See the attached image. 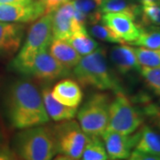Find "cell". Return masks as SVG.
<instances>
[{
    "instance_id": "obj_20",
    "label": "cell",
    "mask_w": 160,
    "mask_h": 160,
    "mask_svg": "<svg viewBox=\"0 0 160 160\" xmlns=\"http://www.w3.org/2000/svg\"><path fill=\"white\" fill-rule=\"evenodd\" d=\"M75 9L86 18V24L102 22V13L100 6L102 0H71Z\"/></svg>"
},
{
    "instance_id": "obj_8",
    "label": "cell",
    "mask_w": 160,
    "mask_h": 160,
    "mask_svg": "<svg viewBox=\"0 0 160 160\" xmlns=\"http://www.w3.org/2000/svg\"><path fill=\"white\" fill-rule=\"evenodd\" d=\"M86 28L78 19V12L71 2H68L52 13V38L67 40L79 29Z\"/></svg>"
},
{
    "instance_id": "obj_16",
    "label": "cell",
    "mask_w": 160,
    "mask_h": 160,
    "mask_svg": "<svg viewBox=\"0 0 160 160\" xmlns=\"http://www.w3.org/2000/svg\"><path fill=\"white\" fill-rule=\"evenodd\" d=\"M43 102L48 117L55 122H60L63 120L73 119L77 112L78 108L69 107L62 102H58L52 94L49 88H44L41 92Z\"/></svg>"
},
{
    "instance_id": "obj_10",
    "label": "cell",
    "mask_w": 160,
    "mask_h": 160,
    "mask_svg": "<svg viewBox=\"0 0 160 160\" xmlns=\"http://www.w3.org/2000/svg\"><path fill=\"white\" fill-rule=\"evenodd\" d=\"M137 131L132 134H123L110 130L103 132L101 137L109 160H125L129 158L137 142Z\"/></svg>"
},
{
    "instance_id": "obj_29",
    "label": "cell",
    "mask_w": 160,
    "mask_h": 160,
    "mask_svg": "<svg viewBox=\"0 0 160 160\" xmlns=\"http://www.w3.org/2000/svg\"><path fill=\"white\" fill-rule=\"evenodd\" d=\"M127 160H160V157L133 149Z\"/></svg>"
},
{
    "instance_id": "obj_12",
    "label": "cell",
    "mask_w": 160,
    "mask_h": 160,
    "mask_svg": "<svg viewBox=\"0 0 160 160\" xmlns=\"http://www.w3.org/2000/svg\"><path fill=\"white\" fill-rule=\"evenodd\" d=\"M102 22L126 44L137 39L142 27L136 23V20L124 13H103Z\"/></svg>"
},
{
    "instance_id": "obj_9",
    "label": "cell",
    "mask_w": 160,
    "mask_h": 160,
    "mask_svg": "<svg viewBox=\"0 0 160 160\" xmlns=\"http://www.w3.org/2000/svg\"><path fill=\"white\" fill-rule=\"evenodd\" d=\"M45 14L41 0L29 4L0 5V22L12 23L32 22Z\"/></svg>"
},
{
    "instance_id": "obj_6",
    "label": "cell",
    "mask_w": 160,
    "mask_h": 160,
    "mask_svg": "<svg viewBox=\"0 0 160 160\" xmlns=\"http://www.w3.org/2000/svg\"><path fill=\"white\" fill-rule=\"evenodd\" d=\"M109 125L107 130L123 134H132L143 125L144 117L130 99L122 92H117L110 102L109 109Z\"/></svg>"
},
{
    "instance_id": "obj_28",
    "label": "cell",
    "mask_w": 160,
    "mask_h": 160,
    "mask_svg": "<svg viewBox=\"0 0 160 160\" xmlns=\"http://www.w3.org/2000/svg\"><path fill=\"white\" fill-rule=\"evenodd\" d=\"M70 1L71 0H41L45 8V14L52 13L55 10H57L60 6Z\"/></svg>"
},
{
    "instance_id": "obj_19",
    "label": "cell",
    "mask_w": 160,
    "mask_h": 160,
    "mask_svg": "<svg viewBox=\"0 0 160 160\" xmlns=\"http://www.w3.org/2000/svg\"><path fill=\"white\" fill-rule=\"evenodd\" d=\"M100 9L102 13H124L137 20L141 7L132 0H102Z\"/></svg>"
},
{
    "instance_id": "obj_22",
    "label": "cell",
    "mask_w": 160,
    "mask_h": 160,
    "mask_svg": "<svg viewBox=\"0 0 160 160\" xmlns=\"http://www.w3.org/2000/svg\"><path fill=\"white\" fill-rule=\"evenodd\" d=\"M131 45L148 49H160V26H142L137 39Z\"/></svg>"
},
{
    "instance_id": "obj_2",
    "label": "cell",
    "mask_w": 160,
    "mask_h": 160,
    "mask_svg": "<svg viewBox=\"0 0 160 160\" xmlns=\"http://www.w3.org/2000/svg\"><path fill=\"white\" fill-rule=\"evenodd\" d=\"M73 69V75L82 86H90L101 91H121L118 80L109 69L103 47H98L94 52L81 57Z\"/></svg>"
},
{
    "instance_id": "obj_32",
    "label": "cell",
    "mask_w": 160,
    "mask_h": 160,
    "mask_svg": "<svg viewBox=\"0 0 160 160\" xmlns=\"http://www.w3.org/2000/svg\"><path fill=\"white\" fill-rule=\"evenodd\" d=\"M139 1L142 6H148V5L160 6V0H139Z\"/></svg>"
},
{
    "instance_id": "obj_17",
    "label": "cell",
    "mask_w": 160,
    "mask_h": 160,
    "mask_svg": "<svg viewBox=\"0 0 160 160\" xmlns=\"http://www.w3.org/2000/svg\"><path fill=\"white\" fill-rule=\"evenodd\" d=\"M48 48L52 55L68 69H73L81 59V55L65 39L52 38Z\"/></svg>"
},
{
    "instance_id": "obj_21",
    "label": "cell",
    "mask_w": 160,
    "mask_h": 160,
    "mask_svg": "<svg viewBox=\"0 0 160 160\" xmlns=\"http://www.w3.org/2000/svg\"><path fill=\"white\" fill-rule=\"evenodd\" d=\"M67 41L82 56L91 53L99 47L97 42L91 38L86 28L79 29L77 32L73 33L67 39Z\"/></svg>"
},
{
    "instance_id": "obj_18",
    "label": "cell",
    "mask_w": 160,
    "mask_h": 160,
    "mask_svg": "<svg viewBox=\"0 0 160 160\" xmlns=\"http://www.w3.org/2000/svg\"><path fill=\"white\" fill-rule=\"evenodd\" d=\"M137 132L134 149L160 157V132L148 125H142Z\"/></svg>"
},
{
    "instance_id": "obj_25",
    "label": "cell",
    "mask_w": 160,
    "mask_h": 160,
    "mask_svg": "<svg viewBox=\"0 0 160 160\" xmlns=\"http://www.w3.org/2000/svg\"><path fill=\"white\" fill-rule=\"evenodd\" d=\"M89 33L95 38L113 44H126L102 22L90 24Z\"/></svg>"
},
{
    "instance_id": "obj_31",
    "label": "cell",
    "mask_w": 160,
    "mask_h": 160,
    "mask_svg": "<svg viewBox=\"0 0 160 160\" xmlns=\"http://www.w3.org/2000/svg\"><path fill=\"white\" fill-rule=\"evenodd\" d=\"M0 160H12L10 151L6 148L0 151Z\"/></svg>"
},
{
    "instance_id": "obj_15",
    "label": "cell",
    "mask_w": 160,
    "mask_h": 160,
    "mask_svg": "<svg viewBox=\"0 0 160 160\" xmlns=\"http://www.w3.org/2000/svg\"><path fill=\"white\" fill-rule=\"evenodd\" d=\"M51 92L54 99L69 107L78 108L82 102L83 92L81 87L74 80H62L53 86Z\"/></svg>"
},
{
    "instance_id": "obj_13",
    "label": "cell",
    "mask_w": 160,
    "mask_h": 160,
    "mask_svg": "<svg viewBox=\"0 0 160 160\" xmlns=\"http://www.w3.org/2000/svg\"><path fill=\"white\" fill-rule=\"evenodd\" d=\"M25 33L22 23L0 22V57H10L20 49Z\"/></svg>"
},
{
    "instance_id": "obj_27",
    "label": "cell",
    "mask_w": 160,
    "mask_h": 160,
    "mask_svg": "<svg viewBox=\"0 0 160 160\" xmlns=\"http://www.w3.org/2000/svg\"><path fill=\"white\" fill-rule=\"evenodd\" d=\"M142 26H160V6L148 5L141 7Z\"/></svg>"
},
{
    "instance_id": "obj_3",
    "label": "cell",
    "mask_w": 160,
    "mask_h": 160,
    "mask_svg": "<svg viewBox=\"0 0 160 160\" xmlns=\"http://www.w3.org/2000/svg\"><path fill=\"white\" fill-rule=\"evenodd\" d=\"M14 149L22 160H52L58 154L52 126L22 129L14 138Z\"/></svg>"
},
{
    "instance_id": "obj_4",
    "label": "cell",
    "mask_w": 160,
    "mask_h": 160,
    "mask_svg": "<svg viewBox=\"0 0 160 160\" xmlns=\"http://www.w3.org/2000/svg\"><path fill=\"white\" fill-rule=\"evenodd\" d=\"M52 38V13L44 14L29 28L22 47L12 62V68L21 74L29 75L36 56L49 47Z\"/></svg>"
},
{
    "instance_id": "obj_34",
    "label": "cell",
    "mask_w": 160,
    "mask_h": 160,
    "mask_svg": "<svg viewBox=\"0 0 160 160\" xmlns=\"http://www.w3.org/2000/svg\"><path fill=\"white\" fill-rule=\"evenodd\" d=\"M5 144V136H4V132L3 130L0 126V151H2L4 149H6V147H4Z\"/></svg>"
},
{
    "instance_id": "obj_24",
    "label": "cell",
    "mask_w": 160,
    "mask_h": 160,
    "mask_svg": "<svg viewBox=\"0 0 160 160\" xmlns=\"http://www.w3.org/2000/svg\"><path fill=\"white\" fill-rule=\"evenodd\" d=\"M141 67H160V49H148L139 46L134 48Z\"/></svg>"
},
{
    "instance_id": "obj_33",
    "label": "cell",
    "mask_w": 160,
    "mask_h": 160,
    "mask_svg": "<svg viewBox=\"0 0 160 160\" xmlns=\"http://www.w3.org/2000/svg\"><path fill=\"white\" fill-rule=\"evenodd\" d=\"M52 160H76L72 158H69L68 156H65V155L62 154H58L56 156H54Z\"/></svg>"
},
{
    "instance_id": "obj_23",
    "label": "cell",
    "mask_w": 160,
    "mask_h": 160,
    "mask_svg": "<svg viewBox=\"0 0 160 160\" xmlns=\"http://www.w3.org/2000/svg\"><path fill=\"white\" fill-rule=\"evenodd\" d=\"M102 137H90L79 160H109Z\"/></svg>"
},
{
    "instance_id": "obj_26",
    "label": "cell",
    "mask_w": 160,
    "mask_h": 160,
    "mask_svg": "<svg viewBox=\"0 0 160 160\" xmlns=\"http://www.w3.org/2000/svg\"><path fill=\"white\" fill-rule=\"evenodd\" d=\"M140 71L149 89L160 96V67H142Z\"/></svg>"
},
{
    "instance_id": "obj_30",
    "label": "cell",
    "mask_w": 160,
    "mask_h": 160,
    "mask_svg": "<svg viewBox=\"0 0 160 160\" xmlns=\"http://www.w3.org/2000/svg\"><path fill=\"white\" fill-rule=\"evenodd\" d=\"M34 0H0V5H9V4H29Z\"/></svg>"
},
{
    "instance_id": "obj_1",
    "label": "cell",
    "mask_w": 160,
    "mask_h": 160,
    "mask_svg": "<svg viewBox=\"0 0 160 160\" xmlns=\"http://www.w3.org/2000/svg\"><path fill=\"white\" fill-rule=\"evenodd\" d=\"M6 109L11 125L20 130L46 125L50 120L41 93L29 81H17L10 87Z\"/></svg>"
},
{
    "instance_id": "obj_11",
    "label": "cell",
    "mask_w": 160,
    "mask_h": 160,
    "mask_svg": "<svg viewBox=\"0 0 160 160\" xmlns=\"http://www.w3.org/2000/svg\"><path fill=\"white\" fill-rule=\"evenodd\" d=\"M69 72V69L59 62L46 48L36 56L29 75L39 80L53 81L67 76Z\"/></svg>"
},
{
    "instance_id": "obj_35",
    "label": "cell",
    "mask_w": 160,
    "mask_h": 160,
    "mask_svg": "<svg viewBox=\"0 0 160 160\" xmlns=\"http://www.w3.org/2000/svg\"><path fill=\"white\" fill-rule=\"evenodd\" d=\"M158 106H159V108H160V101H159V103H158Z\"/></svg>"
},
{
    "instance_id": "obj_14",
    "label": "cell",
    "mask_w": 160,
    "mask_h": 160,
    "mask_svg": "<svg viewBox=\"0 0 160 160\" xmlns=\"http://www.w3.org/2000/svg\"><path fill=\"white\" fill-rule=\"evenodd\" d=\"M110 61L120 74L126 75L129 72L141 70L134 52V47L127 44H120L111 48L109 53Z\"/></svg>"
},
{
    "instance_id": "obj_5",
    "label": "cell",
    "mask_w": 160,
    "mask_h": 160,
    "mask_svg": "<svg viewBox=\"0 0 160 160\" xmlns=\"http://www.w3.org/2000/svg\"><path fill=\"white\" fill-rule=\"evenodd\" d=\"M110 98L105 92L92 94L77 112L78 122L89 137H101L109 125Z\"/></svg>"
},
{
    "instance_id": "obj_7",
    "label": "cell",
    "mask_w": 160,
    "mask_h": 160,
    "mask_svg": "<svg viewBox=\"0 0 160 160\" xmlns=\"http://www.w3.org/2000/svg\"><path fill=\"white\" fill-rule=\"evenodd\" d=\"M52 128L58 154L79 160L90 137L82 130L78 122L73 119L63 120Z\"/></svg>"
}]
</instances>
